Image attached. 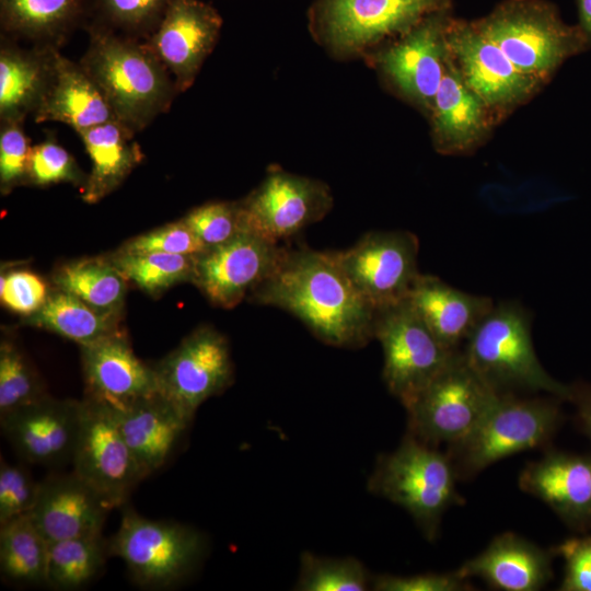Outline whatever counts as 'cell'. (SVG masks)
<instances>
[{
    "mask_svg": "<svg viewBox=\"0 0 591 591\" xmlns=\"http://www.w3.org/2000/svg\"><path fill=\"white\" fill-rule=\"evenodd\" d=\"M247 299L291 313L329 346L361 348L374 339L375 309L355 289L332 252L286 248L271 275Z\"/></svg>",
    "mask_w": 591,
    "mask_h": 591,
    "instance_id": "obj_1",
    "label": "cell"
},
{
    "mask_svg": "<svg viewBox=\"0 0 591 591\" xmlns=\"http://www.w3.org/2000/svg\"><path fill=\"white\" fill-rule=\"evenodd\" d=\"M88 47L79 60L117 121L135 134L171 108L178 94L167 69L146 40L88 24Z\"/></svg>",
    "mask_w": 591,
    "mask_h": 591,
    "instance_id": "obj_2",
    "label": "cell"
},
{
    "mask_svg": "<svg viewBox=\"0 0 591 591\" xmlns=\"http://www.w3.org/2000/svg\"><path fill=\"white\" fill-rule=\"evenodd\" d=\"M468 366L499 394L545 392L571 398V385L541 364L531 336V314L515 301L495 303L461 349Z\"/></svg>",
    "mask_w": 591,
    "mask_h": 591,
    "instance_id": "obj_3",
    "label": "cell"
},
{
    "mask_svg": "<svg viewBox=\"0 0 591 591\" xmlns=\"http://www.w3.org/2000/svg\"><path fill=\"white\" fill-rule=\"evenodd\" d=\"M456 480L448 453L407 432L396 450L378 457L368 489L405 509L432 541L445 511L463 502Z\"/></svg>",
    "mask_w": 591,
    "mask_h": 591,
    "instance_id": "obj_4",
    "label": "cell"
},
{
    "mask_svg": "<svg viewBox=\"0 0 591 591\" xmlns=\"http://www.w3.org/2000/svg\"><path fill=\"white\" fill-rule=\"evenodd\" d=\"M559 401L500 394L477 426L449 445L457 479H470L502 459L547 444L563 420Z\"/></svg>",
    "mask_w": 591,
    "mask_h": 591,
    "instance_id": "obj_5",
    "label": "cell"
},
{
    "mask_svg": "<svg viewBox=\"0 0 591 591\" xmlns=\"http://www.w3.org/2000/svg\"><path fill=\"white\" fill-rule=\"evenodd\" d=\"M449 0H317L309 11L314 39L337 59L366 55L389 36L404 35Z\"/></svg>",
    "mask_w": 591,
    "mask_h": 591,
    "instance_id": "obj_6",
    "label": "cell"
},
{
    "mask_svg": "<svg viewBox=\"0 0 591 591\" xmlns=\"http://www.w3.org/2000/svg\"><path fill=\"white\" fill-rule=\"evenodd\" d=\"M109 554L126 564L136 584L143 589H170L189 577L206 552L204 535L173 521L148 519L130 507L108 541Z\"/></svg>",
    "mask_w": 591,
    "mask_h": 591,
    "instance_id": "obj_7",
    "label": "cell"
},
{
    "mask_svg": "<svg viewBox=\"0 0 591 591\" xmlns=\"http://www.w3.org/2000/svg\"><path fill=\"white\" fill-rule=\"evenodd\" d=\"M476 25L521 72L534 78L548 74L588 43L579 26L566 25L536 0H509Z\"/></svg>",
    "mask_w": 591,
    "mask_h": 591,
    "instance_id": "obj_8",
    "label": "cell"
},
{
    "mask_svg": "<svg viewBox=\"0 0 591 591\" xmlns=\"http://www.w3.org/2000/svg\"><path fill=\"white\" fill-rule=\"evenodd\" d=\"M499 395L460 351L404 406L408 416L407 432L432 447L452 445L477 426Z\"/></svg>",
    "mask_w": 591,
    "mask_h": 591,
    "instance_id": "obj_9",
    "label": "cell"
},
{
    "mask_svg": "<svg viewBox=\"0 0 591 591\" xmlns=\"http://www.w3.org/2000/svg\"><path fill=\"white\" fill-rule=\"evenodd\" d=\"M373 335L383 350V381L403 406L461 351L447 348L408 300L375 310Z\"/></svg>",
    "mask_w": 591,
    "mask_h": 591,
    "instance_id": "obj_10",
    "label": "cell"
},
{
    "mask_svg": "<svg viewBox=\"0 0 591 591\" xmlns=\"http://www.w3.org/2000/svg\"><path fill=\"white\" fill-rule=\"evenodd\" d=\"M419 243L408 231H373L332 252L360 296L375 310L407 300L418 269Z\"/></svg>",
    "mask_w": 591,
    "mask_h": 591,
    "instance_id": "obj_11",
    "label": "cell"
},
{
    "mask_svg": "<svg viewBox=\"0 0 591 591\" xmlns=\"http://www.w3.org/2000/svg\"><path fill=\"white\" fill-rule=\"evenodd\" d=\"M71 463L73 472L114 508L123 507L148 476L124 439L112 408L85 397Z\"/></svg>",
    "mask_w": 591,
    "mask_h": 591,
    "instance_id": "obj_12",
    "label": "cell"
},
{
    "mask_svg": "<svg viewBox=\"0 0 591 591\" xmlns=\"http://www.w3.org/2000/svg\"><path fill=\"white\" fill-rule=\"evenodd\" d=\"M239 202L245 230L279 244L322 220L332 209L333 196L325 183L275 166Z\"/></svg>",
    "mask_w": 591,
    "mask_h": 591,
    "instance_id": "obj_13",
    "label": "cell"
},
{
    "mask_svg": "<svg viewBox=\"0 0 591 591\" xmlns=\"http://www.w3.org/2000/svg\"><path fill=\"white\" fill-rule=\"evenodd\" d=\"M158 391L194 419L199 406L233 382V362L225 337L201 326L153 366Z\"/></svg>",
    "mask_w": 591,
    "mask_h": 591,
    "instance_id": "obj_14",
    "label": "cell"
},
{
    "mask_svg": "<svg viewBox=\"0 0 591 591\" xmlns=\"http://www.w3.org/2000/svg\"><path fill=\"white\" fill-rule=\"evenodd\" d=\"M286 247L251 231L196 256L193 283L216 306L232 309L271 275Z\"/></svg>",
    "mask_w": 591,
    "mask_h": 591,
    "instance_id": "obj_15",
    "label": "cell"
},
{
    "mask_svg": "<svg viewBox=\"0 0 591 591\" xmlns=\"http://www.w3.org/2000/svg\"><path fill=\"white\" fill-rule=\"evenodd\" d=\"M82 401L50 395L3 417V436L25 462L59 467L71 463L81 419Z\"/></svg>",
    "mask_w": 591,
    "mask_h": 591,
    "instance_id": "obj_16",
    "label": "cell"
},
{
    "mask_svg": "<svg viewBox=\"0 0 591 591\" xmlns=\"http://www.w3.org/2000/svg\"><path fill=\"white\" fill-rule=\"evenodd\" d=\"M222 19L200 0H171L153 34L146 40L172 76L178 93L188 90L213 50Z\"/></svg>",
    "mask_w": 591,
    "mask_h": 591,
    "instance_id": "obj_17",
    "label": "cell"
},
{
    "mask_svg": "<svg viewBox=\"0 0 591 591\" xmlns=\"http://www.w3.org/2000/svg\"><path fill=\"white\" fill-rule=\"evenodd\" d=\"M445 46L466 85L487 106H502L531 93L537 78L521 72L475 24L448 23Z\"/></svg>",
    "mask_w": 591,
    "mask_h": 591,
    "instance_id": "obj_18",
    "label": "cell"
},
{
    "mask_svg": "<svg viewBox=\"0 0 591 591\" xmlns=\"http://www.w3.org/2000/svg\"><path fill=\"white\" fill-rule=\"evenodd\" d=\"M442 13L427 16L376 56L380 69L392 83L405 96L429 109H432L447 63L449 22Z\"/></svg>",
    "mask_w": 591,
    "mask_h": 591,
    "instance_id": "obj_19",
    "label": "cell"
},
{
    "mask_svg": "<svg viewBox=\"0 0 591 591\" xmlns=\"http://www.w3.org/2000/svg\"><path fill=\"white\" fill-rule=\"evenodd\" d=\"M80 347L85 398L120 409L158 392L153 366L135 355L121 331Z\"/></svg>",
    "mask_w": 591,
    "mask_h": 591,
    "instance_id": "obj_20",
    "label": "cell"
},
{
    "mask_svg": "<svg viewBox=\"0 0 591 591\" xmlns=\"http://www.w3.org/2000/svg\"><path fill=\"white\" fill-rule=\"evenodd\" d=\"M114 507L74 472L40 480L33 509L27 513L49 543L101 534Z\"/></svg>",
    "mask_w": 591,
    "mask_h": 591,
    "instance_id": "obj_21",
    "label": "cell"
},
{
    "mask_svg": "<svg viewBox=\"0 0 591 591\" xmlns=\"http://www.w3.org/2000/svg\"><path fill=\"white\" fill-rule=\"evenodd\" d=\"M519 487L546 503L568 526L591 528V456L547 451L521 471Z\"/></svg>",
    "mask_w": 591,
    "mask_h": 591,
    "instance_id": "obj_22",
    "label": "cell"
},
{
    "mask_svg": "<svg viewBox=\"0 0 591 591\" xmlns=\"http://www.w3.org/2000/svg\"><path fill=\"white\" fill-rule=\"evenodd\" d=\"M112 410L147 475L167 462L193 420L159 391Z\"/></svg>",
    "mask_w": 591,
    "mask_h": 591,
    "instance_id": "obj_23",
    "label": "cell"
},
{
    "mask_svg": "<svg viewBox=\"0 0 591 591\" xmlns=\"http://www.w3.org/2000/svg\"><path fill=\"white\" fill-rule=\"evenodd\" d=\"M456 572L503 591H536L553 578L552 553L510 532L497 535Z\"/></svg>",
    "mask_w": 591,
    "mask_h": 591,
    "instance_id": "obj_24",
    "label": "cell"
},
{
    "mask_svg": "<svg viewBox=\"0 0 591 591\" xmlns=\"http://www.w3.org/2000/svg\"><path fill=\"white\" fill-rule=\"evenodd\" d=\"M434 336L460 351L494 306L491 298L459 290L439 277L420 274L407 298Z\"/></svg>",
    "mask_w": 591,
    "mask_h": 591,
    "instance_id": "obj_25",
    "label": "cell"
},
{
    "mask_svg": "<svg viewBox=\"0 0 591 591\" xmlns=\"http://www.w3.org/2000/svg\"><path fill=\"white\" fill-rule=\"evenodd\" d=\"M60 48L0 35V119L34 115L48 92Z\"/></svg>",
    "mask_w": 591,
    "mask_h": 591,
    "instance_id": "obj_26",
    "label": "cell"
},
{
    "mask_svg": "<svg viewBox=\"0 0 591 591\" xmlns=\"http://www.w3.org/2000/svg\"><path fill=\"white\" fill-rule=\"evenodd\" d=\"M93 0H0V35L60 48L91 18Z\"/></svg>",
    "mask_w": 591,
    "mask_h": 591,
    "instance_id": "obj_27",
    "label": "cell"
},
{
    "mask_svg": "<svg viewBox=\"0 0 591 591\" xmlns=\"http://www.w3.org/2000/svg\"><path fill=\"white\" fill-rule=\"evenodd\" d=\"M33 119L37 124L62 123L77 134L116 120L105 96L80 62L60 51L53 83Z\"/></svg>",
    "mask_w": 591,
    "mask_h": 591,
    "instance_id": "obj_28",
    "label": "cell"
},
{
    "mask_svg": "<svg viewBox=\"0 0 591 591\" xmlns=\"http://www.w3.org/2000/svg\"><path fill=\"white\" fill-rule=\"evenodd\" d=\"M91 160V172L82 187V199L95 204L115 189L142 161L136 134L117 120L78 132Z\"/></svg>",
    "mask_w": 591,
    "mask_h": 591,
    "instance_id": "obj_29",
    "label": "cell"
},
{
    "mask_svg": "<svg viewBox=\"0 0 591 591\" xmlns=\"http://www.w3.org/2000/svg\"><path fill=\"white\" fill-rule=\"evenodd\" d=\"M120 314L101 312L78 297L53 289L45 304L22 323L85 346L120 332Z\"/></svg>",
    "mask_w": 591,
    "mask_h": 591,
    "instance_id": "obj_30",
    "label": "cell"
},
{
    "mask_svg": "<svg viewBox=\"0 0 591 591\" xmlns=\"http://www.w3.org/2000/svg\"><path fill=\"white\" fill-rule=\"evenodd\" d=\"M483 106L462 76L447 68L432 105L439 142L445 149H464L475 142L484 127Z\"/></svg>",
    "mask_w": 591,
    "mask_h": 591,
    "instance_id": "obj_31",
    "label": "cell"
},
{
    "mask_svg": "<svg viewBox=\"0 0 591 591\" xmlns=\"http://www.w3.org/2000/svg\"><path fill=\"white\" fill-rule=\"evenodd\" d=\"M51 280L56 288L67 291L94 309L121 314L127 279L108 257H89L58 266Z\"/></svg>",
    "mask_w": 591,
    "mask_h": 591,
    "instance_id": "obj_32",
    "label": "cell"
},
{
    "mask_svg": "<svg viewBox=\"0 0 591 591\" xmlns=\"http://www.w3.org/2000/svg\"><path fill=\"white\" fill-rule=\"evenodd\" d=\"M48 542L23 514L0 524V571L18 584H46Z\"/></svg>",
    "mask_w": 591,
    "mask_h": 591,
    "instance_id": "obj_33",
    "label": "cell"
},
{
    "mask_svg": "<svg viewBox=\"0 0 591 591\" xmlns=\"http://www.w3.org/2000/svg\"><path fill=\"white\" fill-rule=\"evenodd\" d=\"M109 555L102 533L49 543L46 586L58 591L78 590L101 572Z\"/></svg>",
    "mask_w": 591,
    "mask_h": 591,
    "instance_id": "obj_34",
    "label": "cell"
},
{
    "mask_svg": "<svg viewBox=\"0 0 591 591\" xmlns=\"http://www.w3.org/2000/svg\"><path fill=\"white\" fill-rule=\"evenodd\" d=\"M108 259L121 275L143 292L158 297L169 288L193 282L196 256L162 252L119 253Z\"/></svg>",
    "mask_w": 591,
    "mask_h": 591,
    "instance_id": "obj_35",
    "label": "cell"
},
{
    "mask_svg": "<svg viewBox=\"0 0 591 591\" xmlns=\"http://www.w3.org/2000/svg\"><path fill=\"white\" fill-rule=\"evenodd\" d=\"M371 575L354 557H323L303 552L300 558L296 590L300 591H364L372 588Z\"/></svg>",
    "mask_w": 591,
    "mask_h": 591,
    "instance_id": "obj_36",
    "label": "cell"
},
{
    "mask_svg": "<svg viewBox=\"0 0 591 591\" xmlns=\"http://www.w3.org/2000/svg\"><path fill=\"white\" fill-rule=\"evenodd\" d=\"M170 1L93 0L88 24H96L128 37L147 40L162 21Z\"/></svg>",
    "mask_w": 591,
    "mask_h": 591,
    "instance_id": "obj_37",
    "label": "cell"
},
{
    "mask_svg": "<svg viewBox=\"0 0 591 591\" xmlns=\"http://www.w3.org/2000/svg\"><path fill=\"white\" fill-rule=\"evenodd\" d=\"M47 395L45 385L22 350L11 340L0 344V417Z\"/></svg>",
    "mask_w": 591,
    "mask_h": 591,
    "instance_id": "obj_38",
    "label": "cell"
},
{
    "mask_svg": "<svg viewBox=\"0 0 591 591\" xmlns=\"http://www.w3.org/2000/svg\"><path fill=\"white\" fill-rule=\"evenodd\" d=\"M88 179L74 158L53 137L32 146L26 185L70 183L83 187Z\"/></svg>",
    "mask_w": 591,
    "mask_h": 591,
    "instance_id": "obj_39",
    "label": "cell"
},
{
    "mask_svg": "<svg viewBox=\"0 0 591 591\" xmlns=\"http://www.w3.org/2000/svg\"><path fill=\"white\" fill-rule=\"evenodd\" d=\"M182 219L208 250L247 231L239 201L207 202L192 209Z\"/></svg>",
    "mask_w": 591,
    "mask_h": 591,
    "instance_id": "obj_40",
    "label": "cell"
},
{
    "mask_svg": "<svg viewBox=\"0 0 591 591\" xmlns=\"http://www.w3.org/2000/svg\"><path fill=\"white\" fill-rule=\"evenodd\" d=\"M22 118L0 119V190L8 195L26 185L32 146Z\"/></svg>",
    "mask_w": 591,
    "mask_h": 591,
    "instance_id": "obj_41",
    "label": "cell"
},
{
    "mask_svg": "<svg viewBox=\"0 0 591 591\" xmlns=\"http://www.w3.org/2000/svg\"><path fill=\"white\" fill-rule=\"evenodd\" d=\"M208 247L195 235L183 219L162 225L123 244L119 253L162 252L197 256Z\"/></svg>",
    "mask_w": 591,
    "mask_h": 591,
    "instance_id": "obj_42",
    "label": "cell"
},
{
    "mask_svg": "<svg viewBox=\"0 0 591 591\" xmlns=\"http://www.w3.org/2000/svg\"><path fill=\"white\" fill-rule=\"evenodd\" d=\"M50 291L46 281L30 269L1 273V303L24 317L38 311L47 301Z\"/></svg>",
    "mask_w": 591,
    "mask_h": 591,
    "instance_id": "obj_43",
    "label": "cell"
},
{
    "mask_svg": "<svg viewBox=\"0 0 591 591\" xmlns=\"http://www.w3.org/2000/svg\"><path fill=\"white\" fill-rule=\"evenodd\" d=\"M40 482L22 465L0 464V524L27 514L34 507Z\"/></svg>",
    "mask_w": 591,
    "mask_h": 591,
    "instance_id": "obj_44",
    "label": "cell"
},
{
    "mask_svg": "<svg viewBox=\"0 0 591 591\" xmlns=\"http://www.w3.org/2000/svg\"><path fill=\"white\" fill-rule=\"evenodd\" d=\"M371 589L376 591H464L471 590V584L456 571L426 572L410 576L379 575L373 577Z\"/></svg>",
    "mask_w": 591,
    "mask_h": 591,
    "instance_id": "obj_45",
    "label": "cell"
},
{
    "mask_svg": "<svg viewBox=\"0 0 591 591\" xmlns=\"http://www.w3.org/2000/svg\"><path fill=\"white\" fill-rule=\"evenodd\" d=\"M565 561L561 591H591V537L569 538L555 551Z\"/></svg>",
    "mask_w": 591,
    "mask_h": 591,
    "instance_id": "obj_46",
    "label": "cell"
},
{
    "mask_svg": "<svg viewBox=\"0 0 591 591\" xmlns=\"http://www.w3.org/2000/svg\"><path fill=\"white\" fill-rule=\"evenodd\" d=\"M570 402L576 406L578 422L591 441V384L571 385Z\"/></svg>",
    "mask_w": 591,
    "mask_h": 591,
    "instance_id": "obj_47",
    "label": "cell"
},
{
    "mask_svg": "<svg viewBox=\"0 0 591 591\" xmlns=\"http://www.w3.org/2000/svg\"><path fill=\"white\" fill-rule=\"evenodd\" d=\"M579 28L591 43V0H577Z\"/></svg>",
    "mask_w": 591,
    "mask_h": 591,
    "instance_id": "obj_48",
    "label": "cell"
}]
</instances>
